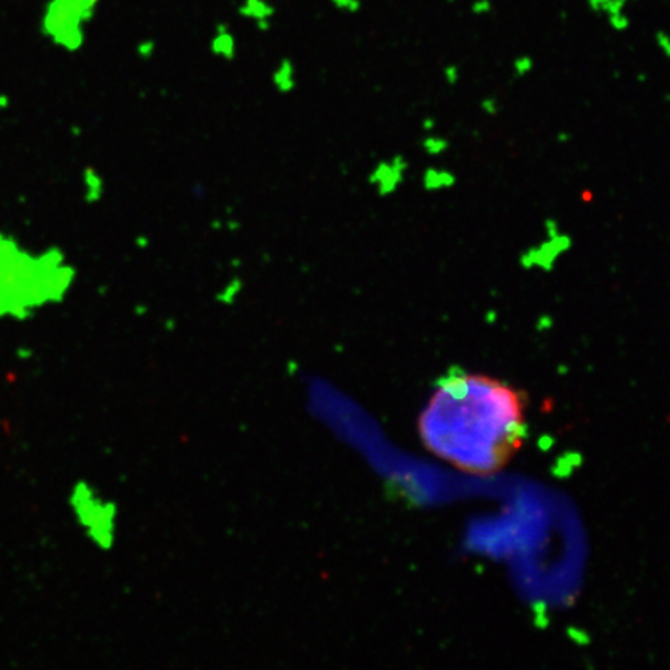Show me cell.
<instances>
[{"instance_id": "52a82bcc", "label": "cell", "mask_w": 670, "mask_h": 670, "mask_svg": "<svg viewBox=\"0 0 670 670\" xmlns=\"http://www.w3.org/2000/svg\"><path fill=\"white\" fill-rule=\"evenodd\" d=\"M329 2L335 10L349 12V15H355L362 8V0H329Z\"/></svg>"}, {"instance_id": "3957f363", "label": "cell", "mask_w": 670, "mask_h": 670, "mask_svg": "<svg viewBox=\"0 0 670 670\" xmlns=\"http://www.w3.org/2000/svg\"><path fill=\"white\" fill-rule=\"evenodd\" d=\"M101 0H45L39 31L66 53L80 51L87 37V27L96 16Z\"/></svg>"}, {"instance_id": "8992f818", "label": "cell", "mask_w": 670, "mask_h": 670, "mask_svg": "<svg viewBox=\"0 0 670 670\" xmlns=\"http://www.w3.org/2000/svg\"><path fill=\"white\" fill-rule=\"evenodd\" d=\"M213 50L214 53L220 56H231L235 53V39L229 33L225 25H219L218 35L213 41Z\"/></svg>"}, {"instance_id": "6da1fadb", "label": "cell", "mask_w": 670, "mask_h": 670, "mask_svg": "<svg viewBox=\"0 0 670 670\" xmlns=\"http://www.w3.org/2000/svg\"><path fill=\"white\" fill-rule=\"evenodd\" d=\"M422 444L458 470L502 472L528 434L526 398L489 376L450 371L419 416Z\"/></svg>"}, {"instance_id": "7a4b0ae2", "label": "cell", "mask_w": 670, "mask_h": 670, "mask_svg": "<svg viewBox=\"0 0 670 670\" xmlns=\"http://www.w3.org/2000/svg\"><path fill=\"white\" fill-rule=\"evenodd\" d=\"M75 278L61 249L33 252L0 230V321H27L62 303Z\"/></svg>"}, {"instance_id": "277c9868", "label": "cell", "mask_w": 670, "mask_h": 670, "mask_svg": "<svg viewBox=\"0 0 670 670\" xmlns=\"http://www.w3.org/2000/svg\"><path fill=\"white\" fill-rule=\"evenodd\" d=\"M67 504L75 523L80 526L90 542L100 548H107L114 538L115 509L104 502L92 486L86 481H76L71 484Z\"/></svg>"}, {"instance_id": "5b68a950", "label": "cell", "mask_w": 670, "mask_h": 670, "mask_svg": "<svg viewBox=\"0 0 670 670\" xmlns=\"http://www.w3.org/2000/svg\"><path fill=\"white\" fill-rule=\"evenodd\" d=\"M238 11L243 17L255 21L258 27L263 30L269 27L270 17L275 15V8L267 0H243Z\"/></svg>"}]
</instances>
